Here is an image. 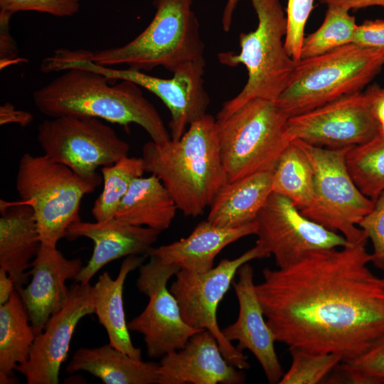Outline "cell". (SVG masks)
I'll return each mask as SVG.
<instances>
[{
    "label": "cell",
    "mask_w": 384,
    "mask_h": 384,
    "mask_svg": "<svg viewBox=\"0 0 384 384\" xmlns=\"http://www.w3.org/2000/svg\"><path fill=\"white\" fill-rule=\"evenodd\" d=\"M367 242L316 250L289 267L263 270L255 288L276 341L346 361L384 335V280L368 267Z\"/></svg>",
    "instance_id": "1"
},
{
    "label": "cell",
    "mask_w": 384,
    "mask_h": 384,
    "mask_svg": "<svg viewBox=\"0 0 384 384\" xmlns=\"http://www.w3.org/2000/svg\"><path fill=\"white\" fill-rule=\"evenodd\" d=\"M33 100L38 111L50 118L75 115L124 127L136 124L156 144L171 139L155 107L131 81L71 68L35 90Z\"/></svg>",
    "instance_id": "2"
},
{
    "label": "cell",
    "mask_w": 384,
    "mask_h": 384,
    "mask_svg": "<svg viewBox=\"0 0 384 384\" xmlns=\"http://www.w3.org/2000/svg\"><path fill=\"white\" fill-rule=\"evenodd\" d=\"M146 172L156 176L185 215L198 217L228 182L216 118L206 114L177 141H152L142 148Z\"/></svg>",
    "instance_id": "3"
},
{
    "label": "cell",
    "mask_w": 384,
    "mask_h": 384,
    "mask_svg": "<svg viewBox=\"0 0 384 384\" xmlns=\"http://www.w3.org/2000/svg\"><path fill=\"white\" fill-rule=\"evenodd\" d=\"M193 0H154V16L148 26L127 44L90 50L58 48L53 60H85L95 64L149 72L164 67L174 73L180 66L204 58L198 20L192 9Z\"/></svg>",
    "instance_id": "4"
},
{
    "label": "cell",
    "mask_w": 384,
    "mask_h": 384,
    "mask_svg": "<svg viewBox=\"0 0 384 384\" xmlns=\"http://www.w3.org/2000/svg\"><path fill=\"white\" fill-rule=\"evenodd\" d=\"M250 1L258 19L256 29L240 34L238 53H218L222 65H244L247 80L235 97L223 103L217 121L226 119L255 99L275 102L288 85L297 64L284 48L287 18L279 0Z\"/></svg>",
    "instance_id": "5"
},
{
    "label": "cell",
    "mask_w": 384,
    "mask_h": 384,
    "mask_svg": "<svg viewBox=\"0 0 384 384\" xmlns=\"http://www.w3.org/2000/svg\"><path fill=\"white\" fill-rule=\"evenodd\" d=\"M384 66V50L346 45L297 62L275 101L289 117L361 92Z\"/></svg>",
    "instance_id": "6"
},
{
    "label": "cell",
    "mask_w": 384,
    "mask_h": 384,
    "mask_svg": "<svg viewBox=\"0 0 384 384\" xmlns=\"http://www.w3.org/2000/svg\"><path fill=\"white\" fill-rule=\"evenodd\" d=\"M288 119L275 102L255 99L226 119L217 121L220 156L228 182L274 171L292 141Z\"/></svg>",
    "instance_id": "7"
},
{
    "label": "cell",
    "mask_w": 384,
    "mask_h": 384,
    "mask_svg": "<svg viewBox=\"0 0 384 384\" xmlns=\"http://www.w3.org/2000/svg\"><path fill=\"white\" fill-rule=\"evenodd\" d=\"M100 185L44 154L24 153L18 163L16 188L34 212L41 243L56 246L68 227L80 220L82 198Z\"/></svg>",
    "instance_id": "8"
},
{
    "label": "cell",
    "mask_w": 384,
    "mask_h": 384,
    "mask_svg": "<svg viewBox=\"0 0 384 384\" xmlns=\"http://www.w3.org/2000/svg\"><path fill=\"white\" fill-rule=\"evenodd\" d=\"M294 141L306 155L314 171L312 200L302 213L341 233L349 243L368 241L358 224L373 209L374 201L358 189L347 168L346 155L351 147L331 149Z\"/></svg>",
    "instance_id": "9"
},
{
    "label": "cell",
    "mask_w": 384,
    "mask_h": 384,
    "mask_svg": "<svg viewBox=\"0 0 384 384\" xmlns=\"http://www.w3.org/2000/svg\"><path fill=\"white\" fill-rule=\"evenodd\" d=\"M37 141L50 159L99 185L102 176L97 169L128 156L130 148L101 119L75 115L42 121L37 127Z\"/></svg>",
    "instance_id": "10"
},
{
    "label": "cell",
    "mask_w": 384,
    "mask_h": 384,
    "mask_svg": "<svg viewBox=\"0 0 384 384\" xmlns=\"http://www.w3.org/2000/svg\"><path fill=\"white\" fill-rule=\"evenodd\" d=\"M269 257L258 245L233 260L223 259L203 273L180 270L169 290L176 297L183 319L190 326L208 330L217 339L225 358L238 369L250 368L247 357L224 336L217 321V309L238 269L255 259Z\"/></svg>",
    "instance_id": "11"
},
{
    "label": "cell",
    "mask_w": 384,
    "mask_h": 384,
    "mask_svg": "<svg viewBox=\"0 0 384 384\" xmlns=\"http://www.w3.org/2000/svg\"><path fill=\"white\" fill-rule=\"evenodd\" d=\"M205 65L204 58L189 62L177 68L169 79L130 68L102 66L85 60H53L50 70L62 72L71 68H83L114 80L131 81L147 90L160 98L170 111L171 137L177 141L193 122L207 114L210 97L204 87Z\"/></svg>",
    "instance_id": "12"
},
{
    "label": "cell",
    "mask_w": 384,
    "mask_h": 384,
    "mask_svg": "<svg viewBox=\"0 0 384 384\" xmlns=\"http://www.w3.org/2000/svg\"><path fill=\"white\" fill-rule=\"evenodd\" d=\"M255 221L256 244L274 256L278 268L289 267L312 252L349 243L341 234L308 218L289 199L274 192Z\"/></svg>",
    "instance_id": "13"
},
{
    "label": "cell",
    "mask_w": 384,
    "mask_h": 384,
    "mask_svg": "<svg viewBox=\"0 0 384 384\" xmlns=\"http://www.w3.org/2000/svg\"><path fill=\"white\" fill-rule=\"evenodd\" d=\"M139 269L137 287L149 297V303L127 323L128 329L143 335L149 357L161 358L182 348L193 334L202 330L186 324L176 297L167 288L169 279L180 270L178 267L151 255L149 261Z\"/></svg>",
    "instance_id": "14"
},
{
    "label": "cell",
    "mask_w": 384,
    "mask_h": 384,
    "mask_svg": "<svg viewBox=\"0 0 384 384\" xmlns=\"http://www.w3.org/2000/svg\"><path fill=\"white\" fill-rule=\"evenodd\" d=\"M292 140L326 148L353 147L368 142L379 132L364 92L345 95L307 112L289 117Z\"/></svg>",
    "instance_id": "15"
},
{
    "label": "cell",
    "mask_w": 384,
    "mask_h": 384,
    "mask_svg": "<svg viewBox=\"0 0 384 384\" xmlns=\"http://www.w3.org/2000/svg\"><path fill=\"white\" fill-rule=\"evenodd\" d=\"M95 292L90 282L69 287L65 305L53 314L44 329L36 336L28 361L18 365L28 384H58L62 363L68 356L70 343L78 322L95 313Z\"/></svg>",
    "instance_id": "16"
},
{
    "label": "cell",
    "mask_w": 384,
    "mask_h": 384,
    "mask_svg": "<svg viewBox=\"0 0 384 384\" xmlns=\"http://www.w3.org/2000/svg\"><path fill=\"white\" fill-rule=\"evenodd\" d=\"M237 274L238 279L233 285L239 304L238 316L222 332L228 341H238L239 351L247 349L255 356L270 383H279L284 373L274 349V334L257 294L253 268L247 262Z\"/></svg>",
    "instance_id": "17"
},
{
    "label": "cell",
    "mask_w": 384,
    "mask_h": 384,
    "mask_svg": "<svg viewBox=\"0 0 384 384\" xmlns=\"http://www.w3.org/2000/svg\"><path fill=\"white\" fill-rule=\"evenodd\" d=\"M157 373L158 384H240L245 380L242 370L225 358L208 330L196 333L182 348L163 356Z\"/></svg>",
    "instance_id": "18"
},
{
    "label": "cell",
    "mask_w": 384,
    "mask_h": 384,
    "mask_svg": "<svg viewBox=\"0 0 384 384\" xmlns=\"http://www.w3.org/2000/svg\"><path fill=\"white\" fill-rule=\"evenodd\" d=\"M31 267V282L18 293L36 336L65 305L69 293L65 282L74 279L83 266L80 258L68 259L56 246L41 243Z\"/></svg>",
    "instance_id": "19"
},
{
    "label": "cell",
    "mask_w": 384,
    "mask_h": 384,
    "mask_svg": "<svg viewBox=\"0 0 384 384\" xmlns=\"http://www.w3.org/2000/svg\"><path fill=\"white\" fill-rule=\"evenodd\" d=\"M160 233L156 230L133 225L115 217L93 223L80 219L74 222L68 227L65 238L74 240L84 237L94 243L90 260L74 279L79 283L90 282L100 269L113 260L132 255L147 254Z\"/></svg>",
    "instance_id": "20"
},
{
    "label": "cell",
    "mask_w": 384,
    "mask_h": 384,
    "mask_svg": "<svg viewBox=\"0 0 384 384\" xmlns=\"http://www.w3.org/2000/svg\"><path fill=\"white\" fill-rule=\"evenodd\" d=\"M256 221L237 227H220L208 220L200 222L186 238L172 243L151 247L147 252L181 270L203 273L213 267L215 257L231 243L255 235Z\"/></svg>",
    "instance_id": "21"
},
{
    "label": "cell",
    "mask_w": 384,
    "mask_h": 384,
    "mask_svg": "<svg viewBox=\"0 0 384 384\" xmlns=\"http://www.w3.org/2000/svg\"><path fill=\"white\" fill-rule=\"evenodd\" d=\"M0 267L14 279L20 292L28 282L31 260L41 245L33 208L22 201L0 200Z\"/></svg>",
    "instance_id": "22"
},
{
    "label": "cell",
    "mask_w": 384,
    "mask_h": 384,
    "mask_svg": "<svg viewBox=\"0 0 384 384\" xmlns=\"http://www.w3.org/2000/svg\"><path fill=\"white\" fill-rule=\"evenodd\" d=\"M144 260V256L138 255L127 256L122 262L115 279L108 272H105L99 276L94 285L95 314L107 333L109 343L137 360H142V350L133 345L129 336L124 310L123 289L127 275L139 267Z\"/></svg>",
    "instance_id": "23"
},
{
    "label": "cell",
    "mask_w": 384,
    "mask_h": 384,
    "mask_svg": "<svg viewBox=\"0 0 384 384\" xmlns=\"http://www.w3.org/2000/svg\"><path fill=\"white\" fill-rule=\"evenodd\" d=\"M273 172L260 171L228 182L210 205L207 220L228 228L255 220L272 192Z\"/></svg>",
    "instance_id": "24"
},
{
    "label": "cell",
    "mask_w": 384,
    "mask_h": 384,
    "mask_svg": "<svg viewBox=\"0 0 384 384\" xmlns=\"http://www.w3.org/2000/svg\"><path fill=\"white\" fill-rule=\"evenodd\" d=\"M158 368L159 363L134 359L108 343L78 349L66 370L88 372L105 384H152L157 383Z\"/></svg>",
    "instance_id": "25"
},
{
    "label": "cell",
    "mask_w": 384,
    "mask_h": 384,
    "mask_svg": "<svg viewBox=\"0 0 384 384\" xmlns=\"http://www.w3.org/2000/svg\"><path fill=\"white\" fill-rule=\"evenodd\" d=\"M177 206L155 175L136 178L122 198L115 218L137 226L162 232L171 225Z\"/></svg>",
    "instance_id": "26"
},
{
    "label": "cell",
    "mask_w": 384,
    "mask_h": 384,
    "mask_svg": "<svg viewBox=\"0 0 384 384\" xmlns=\"http://www.w3.org/2000/svg\"><path fill=\"white\" fill-rule=\"evenodd\" d=\"M36 335L28 311L15 290L6 303L0 305V383H17L14 370L26 363Z\"/></svg>",
    "instance_id": "27"
},
{
    "label": "cell",
    "mask_w": 384,
    "mask_h": 384,
    "mask_svg": "<svg viewBox=\"0 0 384 384\" xmlns=\"http://www.w3.org/2000/svg\"><path fill=\"white\" fill-rule=\"evenodd\" d=\"M272 192L287 198L300 210L312 200L313 169L306 155L294 140L277 162L272 176Z\"/></svg>",
    "instance_id": "28"
},
{
    "label": "cell",
    "mask_w": 384,
    "mask_h": 384,
    "mask_svg": "<svg viewBox=\"0 0 384 384\" xmlns=\"http://www.w3.org/2000/svg\"><path fill=\"white\" fill-rule=\"evenodd\" d=\"M144 171L142 157L127 156L111 165L102 167L103 188L91 210L95 220L114 218L132 182L142 176Z\"/></svg>",
    "instance_id": "29"
},
{
    "label": "cell",
    "mask_w": 384,
    "mask_h": 384,
    "mask_svg": "<svg viewBox=\"0 0 384 384\" xmlns=\"http://www.w3.org/2000/svg\"><path fill=\"white\" fill-rule=\"evenodd\" d=\"M346 163L358 189L374 201L384 190V135L350 148Z\"/></svg>",
    "instance_id": "30"
},
{
    "label": "cell",
    "mask_w": 384,
    "mask_h": 384,
    "mask_svg": "<svg viewBox=\"0 0 384 384\" xmlns=\"http://www.w3.org/2000/svg\"><path fill=\"white\" fill-rule=\"evenodd\" d=\"M321 26L305 37L301 60L315 57L353 43L358 25L349 11L337 6H327Z\"/></svg>",
    "instance_id": "31"
},
{
    "label": "cell",
    "mask_w": 384,
    "mask_h": 384,
    "mask_svg": "<svg viewBox=\"0 0 384 384\" xmlns=\"http://www.w3.org/2000/svg\"><path fill=\"white\" fill-rule=\"evenodd\" d=\"M292 363L279 384H316L342 362L341 356L334 353H317L289 348Z\"/></svg>",
    "instance_id": "32"
},
{
    "label": "cell",
    "mask_w": 384,
    "mask_h": 384,
    "mask_svg": "<svg viewBox=\"0 0 384 384\" xmlns=\"http://www.w3.org/2000/svg\"><path fill=\"white\" fill-rule=\"evenodd\" d=\"M336 369L338 373L335 380L354 384H383L384 335L363 353L351 360L342 361Z\"/></svg>",
    "instance_id": "33"
},
{
    "label": "cell",
    "mask_w": 384,
    "mask_h": 384,
    "mask_svg": "<svg viewBox=\"0 0 384 384\" xmlns=\"http://www.w3.org/2000/svg\"><path fill=\"white\" fill-rule=\"evenodd\" d=\"M314 0H288L287 6V29L284 48L295 61L301 60V50L305 38L304 28L314 9Z\"/></svg>",
    "instance_id": "34"
},
{
    "label": "cell",
    "mask_w": 384,
    "mask_h": 384,
    "mask_svg": "<svg viewBox=\"0 0 384 384\" xmlns=\"http://www.w3.org/2000/svg\"><path fill=\"white\" fill-rule=\"evenodd\" d=\"M80 0H0V16L11 18L18 11H33L70 17L80 10Z\"/></svg>",
    "instance_id": "35"
},
{
    "label": "cell",
    "mask_w": 384,
    "mask_h": 384,
    "mask_svg": "<svg viewBox=\"0 0 384 384\" xmlns=\"http://www.w3.org/2000/svg\"><path fill=\"white\" fill-rule=\"evenodd\" d=\"M373 246L371 262L384 272V190L374 201L373 209L358 224Z\"/></svg>",
    "instance_id": "36"
},
{
    "label": "cell",
    "mask_w": 384,
    "mask_h": 384,
    "mask_svg": "<svg viewBox=\"0 0 384 384\" xmlns=\"http://www.w3.org/2000/svg\"><path fill=\"white\" fill-rule=\"evenodd\" d=\"M353 43L384 50V20H366L358 25Z\"/></svg>",
    "instance_id": "37"
},
{
    "label": "cell",
    "mask_w": 384,
    "mask_h": 384,
    "mask_svg": "<svg viewBox=\"0 0 384 384\" xmlns=\"http://www.w3.org/2000/svg\"><path fill=\"white\" fill-rule=\"evenodd\" d=\"M11 18L0 16V65L1 69L14 63L17 60L18 48L10 33Z\"/></svg>",
    "instance_id": "38"
},
{
    "label": "cell",
    "mask_w": 384,
    "mask_h": 384,
    "mask_svg": "<svg viewBox=\"0 0 384 384\" xmlns=\"http://www.w3.org/2000/svg\"><path fill=\"white\" fill-rule=\"evenodd\" d=\"M363 92L371 112L379 126L380 133L384 135V87L373 83L369 85Z\"/></svg>",
    "instance_id": "39"
},
{
    "label": "cell",
    "mask_w": 384,
    "mask_h": 384,
    "mask_svg": "<svg viewBox=\"0 0 384 384\" xmlns=\"http://www.w3.org/2000/svg\"><path fill=\"white\" fill-rule=\"evenodd\" d=\"M33 121V115L26 111L18 110L10 102L0 106V124H17L21 127H26Z\"/></svg>",
    "instance_id": "40"
},
{
    "label": "cell",
    "mask_w": 384,
    "mask_h": 384,
    "mask_svg": "<svg viewBox=\"0 0 384 384\" xmlns=\"http://www.w3.org/2000/svg\"><path fill=\"white\" fill-rule=\"evenodd\" d=\"M327 6H337L351 9H360L373 6L384 7V0H319Z\"/></svg>",
    "instance_id": "41"
},
{
    "label": "cell",
    "mask_w": 384,
    "mask_h": 384,
    "mask_svg": "<svg viewBox=\"0 0 384 384\" xmlns=\"http://www.w3.org/2000/svg\"><path fill=\"white\" fill-rule=\"evenodd\" d=\"M15 290L14 279L5 269L0 267V305L6 303Z\"/></svg>",
    "instance_id": "42"
},
{
    "label": "cell",
    "mask_w": 384,
    "mask_h": 384,
    "mask_svg": "<svg viewBox=\"0 0 384 384\" xmlns=\"http://www.w3.org/2000/svg\"><path fill=\"white\" fill-rule=\"evenodd\" d=\"M238 2L239 0H227L222 16V26L225 32L231 28L233 16Z\"/></svg>",
    "instance_id": "43"
},
{
    "label": "cell",
    "mask_w": 384,
    "mask_h": 384,
    "mask_svg": "<svg viewBox=\"0 0 384 384\" xmlns=\"http://www.w3.org/2000/svg\"><path fill=\"white\" fill-rule=\"evenodd\" d=\"M383 280H384V278H383Z\"/></svg>",
    "instance_id": "44"
}]
</instances>
